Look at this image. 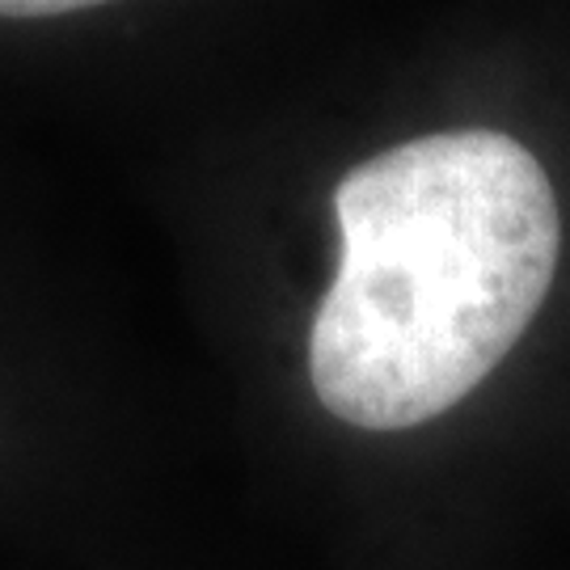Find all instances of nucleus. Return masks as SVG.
<instances>
[{"label":"nucleus","mask_w":570,"mask_h":570,"mask_svg":"<svg viewBox=\"0 0 570 570\" xmlns=\"http://www.w3.org/2000/svg\"><path fill=\"white\" fill-rule=\"evenodd\" d=\"M338 271L308 330L317 402L364 431L440 419L546 305L562 254L537 153L494 127L431 131L334 186Z\"/></svg>","instance_id":"obj_1"},{"label":"nucleus","mask_w":570,"mask_h":570,"mask_svg":"<svg viewBox=\"0 0 570 570\" xmlns=\"http://www.w3.org/2000/svg\"><path fill=\"white\" fill-rule=\"evenodd\" d=\"M81 9V0H0V18H63Z\"/></svg>","instance_id":"obj_2"}]
</instances>
